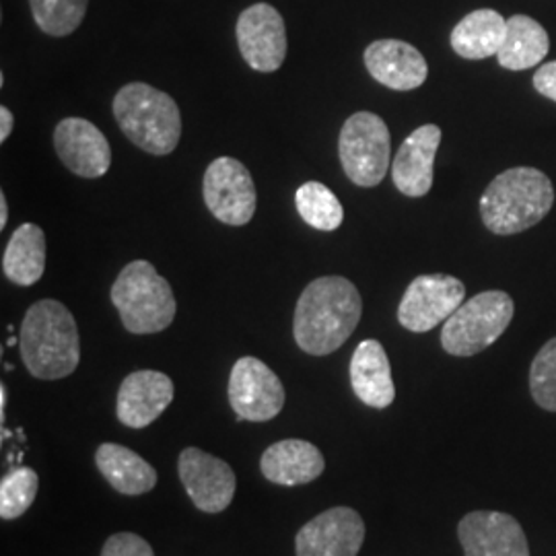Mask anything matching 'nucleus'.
<instances>
[{
	"mask_svg": "<svg viewBox=\"0 0 556 556\" xmlns=\"http://www.w3.org/2000/svg\"><path fill=\"white\" fill-rule=\"evenodd\" d=\"M363 301L357 287L344 277L312 280L298 301L293 337L299 349L314 357L338 351L357 330Z\"/></svg>",
	"mask_w": 556,
	"mask_h": 556,
	"instance_id": "nucleus-1",
	"label": "nucleus"
},
{
	"mask_svg": "<svg viewBox=\"0 0 556 556\" xmlns=\"http://www.w3.org/2000/svg\"><path fill=\"white\" fill-rule=\"evenodd\" d=\"M21 358L34 378H68L80 361L77 321L56 299L34 303L21 324Z\"/></svg>",
	"mask_w": 556,
	"mask_h": 556,
	"instance_id": "nucleus-2",
	"label": "nucleus"
},
{
	"mask_svg": "<svg viewBox=\"0 0 556 556\" xmlns=\"http://www.w3.org/2000/svg\"><path fill=\"white\" fill-rule=\"evenodd\" d=\"M555 204L553 181L534 167H514L489 184L480 199V215L497 236L521 233L544 219Z\"/></svg>",
	"mask_w": 556,
	"mask_h": 556,
	"instance_id": "nucleus-3",
	"label": "nucleus"
},
{
	"mask_svg": "<svg viewBox=\"0 0 556 556\" xmlns=\"http://www.w3.org/2000/svg\"><path fill=\"white\" fill-rule=\"evenodd\" d=\"M114 118L126 139L144 153L165 157L176 151L181 139L178 103L165 91L147 83H128L112 103Z\"/></svg>",
	"mask_w": 556,
	"mask_h": 556,
	"instance_id": "nucleus-4",
	"label": "nucleus"
},
{
	"mask_svg": "<svg viewBox=\"0 0 556 556\" xmlns=\"http://www.w3.org/2000/svg\"><path fill=\"white\" fill-rule=\"evenodd\" d=\"M110 298L124 328L132 334L163 332L178 309L172 285L147 260H135L122 268Z\"/></svg>",
	"mask_w": 556,
	"mask_h": 556,
	"instance_id": "nucleus-5",
	"label": "nucleus"
},
{
	"mask_svg": "<svg viewBox=\"0 0 556 556\" xmlns=\"http://www.w3.org/2000/svg\"><path fill=\"white\" fill-rule=\"evenodd\" d=\"M514 299L505 291H484L462 303L443 324L441 346L454 357H472L495 344L514 319Z\"/></svg>",
	"mask_w": 556,
	"mask_h": 556,
	"instance_id": "nucleus-6",
	"label": "nucleus"
},
{
	"mask_svg": "<svg viewBox=\"0 0 556 556\" xmlns=\"http://www.w3.org/2000/svg\"><path fill=\"white\" fill-rule=\"evenodd\" d=\"M392 140L388 124L374 112H357L344 122L338 155L346 178L358 188H374L390 167Z\"/></svg>",
	"mask_w": 556,
	"mask_h": 556,
	"instance_id": "nucleus-7",
	"label": "nucleus"
},
{
	"mask_svg": "<svg viewBox=\"0 0 556 556\" xmlns=\"http://www.w3.org/2000/svg\"><path fill=\"white\" fill-rule=\"evenodd\" d=\"M202 197L213 217L231 227L248 225L258 204L252 174L233 157H219L206 167Z\"/></svg>",
	"mask_w": 556,
	"mask_h": 556,
	"instance_id": "nucleus-8",
	"label": "nucleus"
},
{
	"mask_svg": "<svg viewBox=\"0 0 556 556\" xmlns=\"http://www.w3.org/2000/svg\"><path fill=\"white\" fill-rule=\"evenodd\" d=\"M464 282L450 275H420L415 278L397 307V321L410 332H429L454 316L464 303Z\"/></svg>",
	"mask_w": 556,
	"mask_h": 556,
	"instance_id": "nucleus-9",
	"label": "nucleus"
},
{
	"mask_svg": "<svg viewBox=\"0 0 556 556\" xmlns=\"http://www.w3.org/2000/svg\"><path fill=\"white\" fill-rule=\"evenodd\" d=\"M229 404L241 420L266 422L285 406V388L277 374L256 357H241L229 376Z\"/></svg>",
	"mask_w": 556,
	"mask_h": 556,
	"instance_id": "nucleus-10",
	"label": "nucleus"
},
{
	"mask_svg": "<svg viewBox=\"0 0 556 556\" xmlns=\"http://www.w3.org/2000/svg\"><path fill=\"white\" fill-rule=\"evenodd\" d=\"M239 52L250 68L258 73H275L287 56V27L273 4L258 2L239 15Z\"/></svg>",
	"mask_w": 556,
	"mask_h": 556,
	"instance_id": "nucleus-11",
	"label": "nucleus"
},
{
	"mask_svg": "<svg viewBox=\"0 0 556 556\" xmlns=\"http://www.w3.org/2000/svg\"><path fill=\"white\" fill-rule=\"evenodd\" d=\"M179 480L200 511L220 514L236 495V472L220 457L211 456L199 447H188L179 454Z\"/></svg>",
	"mask_w": 556,
	"mask_h": 556,
	"instance_id": "nucleus-12",
	"label": "nucleus"
},
{
	"mask_svg": "<svg viewBox=\"0 0 556 556\" xmlns=\"http://www.w3.org/2000/svg\"><path fill=\"white\" fill-rule=\"evenodd\" d=\"M365 523L351 507H332L307 521L295 538L298 556H357Z\"/></svg>",
	"mask_w": 556,
	"mask_h": 556,
	"instance_id": "nucleus-13",
	"label": "nucleus"
},
{
	"mask_svg": "<svg viewBox=\"0 0 556 556\" xmlns=\"http://www.w3.org/2000/svg\"><path fill=\"white\" fill-rule=\"evenodd\" d=\"M54 149L64 167L85 179L101 178L112 165V149L100 128L83 118H64L54 128Z\"/></svg>",
	"mask_w": 556,
	"mask_h": 556,
	"instance_id": "nucleus-14",
	"label": "nucleus"
},
{
	"mask_svg": "<svg viewBox=\"0 0 556 556\" xmlns=\"http://www.w3.org/2000/svg\"><path fill=\"white\" fill-rule=\"evenodd\" d=\"M457 536L466 556H530L519 521L507 514H468L457 526Z\"/></svg>",
	"mask_w": 556,
	"mask_h": 556,
	"instance_id": "nucleus-15",
	"label": "nucleus"
},
{
	"mask_svg": "<svg viewBox=\"0 0 556 556\" xmlns=\"http://www.w3.org/2000/svg\"><path fill=\"white\" fill-rule=\"evenodd\" d=\"M174 381L169 376L140 369L122 381L118 392V418L130 429H144L174 402Z\"/></svg>",
	"mask_w": 556,
	"mask_h": 556,
	"instance_id": "nucleus-16",
	"label": "nucleus"
},
{
	"mask_svg": "<svg viewBox=\"0 0 556 556\" xmlns=\"http://www.w3.org/2000/svg\"><path fill=\"white\" fill-rule=\"evenodd\" d=\"M441 144V128L425 124L397 149L392 161V179L404 197H427L433 186V165Z\"/></svg>",
	"mask_w": 556,
	"mask_h": 556,
	"instance_id": "nucleus-17",
	"label": "nucleus"
},
{
	"mask_svg": "<svg viewBox=\"0 0 556 556\" xmlns=\"http://www.w3.org/2000/svg\"><path fill=\"white\" fill-rule=\"evenodd\" d=\"M365 66L374 79L394 91L418 89L429 75L427 60L402 40H378L365 50Z\"/></svg>",
	"mask_w": 556,
	"mask_h": 556,
	"instance_id": "nucleus-18",
	"label": "nucleus"
},
{
	"mask_svg": "<svg viewBox=\"0 0 556 556\" xmlns=\"http://www.w3.org/2000/svg\"><path fill=\"white\" fill-rule=\"evenodd\" d=\"M326 462L318 447L303 439H285L270 445L260 459V470L275 484H307L324 472Z\"/></svg>",
	"mask_w": 556,
	"mask_h": 556,
	"instance_id": "nucleus-19",
	"label": "nucleus"
},
{
	"mask_svg": "<svg viewBox=\"0 0 556 556\" xmlns=\"http://www.w3.org/2000/svg\"><path fill=\"white\" fill-rule=\"evenodd\" d=\"M351 386L358 400L371 408H388L394 402L396 388L390 358L378 340H363L355 349L351 358Z\"/></svg>",
	"mask_w": 556,
	"mask_h": 556,
	"instance_id": "nucleus-20",
	"label": "nucleus"
},
{
	"mask_svg": "<svg viewBox=\"0 0 556 556\" xmlns=\"http://www.w3.org/2000/svg\"><path fill=\"white\" fill-rule=\"evenodd\" d=\"M103 478L122 495H144L157 484L155 468L132 450L118 443H103L96 452Z\"/></svg>",
	"mask_w": 556,
	"mask_h": 556,
	"instance_id": "nucleus-21",
	"label": "nucleus"
},
{
	"mask_svg": "<svg viewBox=\"0 0 556 556\" xmlns=\"http://www.w3.org/2000/svg\"><path fill=\"white\" fill-rule=\"evenodd\" d=\"M507 34V21L493 9H478L457 23L452 31V48L466 60L497 56Z\"/></svg>",
	"mask_w": 556,
	"mask_h": 556,
	"instance_id": "nucleus-22",
	"label": "nucleus"
},
{
	"mask_svg": "<svg viewBox=\"0 0 556 556\" xmlns=\"http://www.w3.org/2000/svg\"><path fill=\"white\" fill-rule=\"evenodd\" d=\"M46 270V236L36 223H23L13 231L2 256V273L17 287L36 285Z\"/></svg>",
	"mask_w": 556,
	"mask_h": 556,
	"instance_id": "nucleus-23",
	"label": "nucleus"
},
{
	"mask_svg": "<svg viewBox=\"0 0 556 556\" xmlns=\"http://www.w3.org/2000/svg\"><path fill=\"white\" fill-rule=\"evenodd\" d=\"M548 50L551 40L546 29L528 15H514L507 20V34L497 60L507 71H526L546 59Z\"/></svg>",
	"mask_w": 556,
	"mask_h": 556,
	"instance_id": "nucleus-24",
	"label": "nucleus"
},
{
	"mask_svg": "<svg viewBox=\"0 0 556 556\" xmlns=\"http://www.w3.org/2000/svg\"><path fill=\"white\" fill-rule=\"evenodd\" d=\"M299 217L318 231H337L344 220V211L337 194L319 184L305 181L295 192Z\"/></svg>",
	"mask_w": 556,
	"mask_h": 556,
	"instance_id": "nucleus-25",
	"label": "nucleus"
},
{
	"mask_svg": "<svg viewBox=\"0 0 556 556\" xmlns=\"http://www.w3.org/2000/svg\"><path fill=\"white\" fill-rule=\"evenodd\" d=\"M36 25L43 34L64 38L79 29L89 0H29Z\"/></svg>",
	"mask_w": 556,
	"mask_h": 556,
	"instance_id": "nucleus-26",
	"label": "nucleus"
},
{
	"mask_svg": "<svg viewBox=\"0 0 556 556\" xmlns=\"http://www.w3.org/2000/svg\"><path fill=\"white\" fill-rule=\"evenodd\" d=\"M40 478L36 470L23 466L11 470L0 482V516L2 519H17L23 516L38 497Z\"/></svg>",
	"mask_w": 556,
	"mask_h": 556,
	"instance_id": "nucleus-27",
	"label": "nucleus"
},
{
	"mask_svg": "<svg viewBox=\"0 0 556 556\" xmlns=\"http://www.w3.org/2000/svg\"><path fill=\"white\" fill-rule=\"evenodd\" d=\"M530 392L540 408L556 413V338L540 349L532 363Z\"/></svg>",
	"mask_w": 556,
	"mask_h": 556,
	"instance_id": "nucleus-28",
	"label": "nucleus"
},
{
	"mask_svg": "<svg viewBox=\"0 0 556 556\" xmlns=\"http://www.w3.org/2000/svg\"><path fill=\"white\" fill-rule=\"evenodd\" d=\"M101 556H155V553L144 538L130 532H119L105 540Z\"/></svg>",
	"mask_w": 556,
	"mask_h": 556,
	"instance_id": "nucleus-29",
	"label": "nucleus"
},
{
	"mask_svg": "<svg viewBox=\"0 0 556 556\" xmlns=\"http://www.w3.org/2000/svg\"><path fill=\"white\" fill-rule=\"evenodd\" d=\"M534 87L538 93L548 98V100L556 101V60L542 64L534 75Z\"/></svg>",
	"mask_w": 556,
	"mask_h": 556,
	"instance_id": "nucleus-30",
	"label": "nucleus"
},
{
	"mask_svg": "<svg viewBox=\"0 0 556 556\" xmlns=\"http://www.w3.org/2000/svg\"><path fill=\"white\" fill-rule=\"evenodd\" d=\"M13 124H15V118H13L11 110H9L7 105H2V108H0V142H4V140L11 137Z\"/></svg>",
	"mask_w": 556,
	"mask_h": 556,
	"instance_id": "nucleus-31",
	"label": "nucleus"
},
{
	"mask_svg": "<svg viewBox=\"0 0 556 556\" xmlns=\"http://www.w3.org/2000/svg\"><path fill=\"white\" fill-rule=\"evenodd\" d=\"M7 220H9V202L4 194H0V229L7 227Z\"/></svg>",
	"mask_w": 556,
	"mask_h": 556,
	"instance_id": "nucleus-32",
	"label": "nucleus"
},
{
	"mask_svg": "<svg viewBox=\"0 0 556 556\" xmlns=\"http://www.w3.org/2000/svg\"><path fill=\"white\" fill-rule=\"evenodd\" d=\"M4 410H7V388L0 386V422L4 425Z\"/></svg>",
	"mask_w": 556,
	"mask_h": 556,
	"instance_id": "nucleus-33",
	"label": "nucleus"
}]
</instances>
